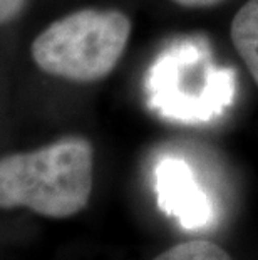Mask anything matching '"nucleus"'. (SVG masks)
Masks as SVG:
<instances>
[{
  "label": "nucleus",
  "instance_id": "20e7f679",
  "mask_svg": "<svg viewBox=\"0 0 258 260\" xmlns=\"http://www.w3.org/2000/svg\"><path fill=\"white\" fill-rule=\"evenodd\" d=\"M232 42L258 86V0H248L232 22Z\"/></svg>",
  "mask_w": 258,
  "mask_h": 260
},
{
  "label": "nucleus",
  "instance_id": "423d86ee",
  "mask_svg": "<svg viewBox=\"0 0 258 260\" xmlns=\"http://www.w3.org/2000/svg\"><path fill=\"white\" fill-rule=\"evenodd\" d=\"M24 5V0H0V24L9 22Z\"/></svg>",
  "mask_w": 258,
  "mask_h": 260
},
{
  "label": "nucleus",
  "instance_id": "39448f33",
  "mask_svg": "<svg viewBox=\"0 0 258 260\" xmlns=\"http://www.w3.org/2000/svg\"><path fill=\"white\" fill-rule=\"evenodd\" d=\"M153 260H233L222 247L208 240H191L173 245Z\"/></svg>",
  "mask_w": 258,
  "mask_h": 260
},
{
  "label": "nucleus",
  "instance_id": "0eeeda50",
  "mask_svg": "<svg viewBox=\"0 0 258 260\" xmlns=\"http://www.w3.org/2000/svg\"><path fill=\"white\" fill-rule=\"evenodd\" d=\"M179 7H185V9H205V7H213L223 0H171Z\"/></svg>",
  "mask_w": 258,
  "mask_h": 260
},
{
  "label": "nucleus",
  "instance_id": "f257e3e1",
  "mask_svg": "<svg viewBox=\"0 0 258 260\" xmlns=\"http://www.w3.org/2000/svg\"><path fill=\"white\" fill-rule=\"evenodd\" d=\"M94 183V151L70 136L29 153L0 158V208H29L69 218L86 208Z\"/></svg>",
  "mask_w": 258,
  "mask_h": 260
},
{
  "label": "nucleus",
  "instance_id": "f03ea898",
  "mask_svg": "<svg viewBox=\"0 0 258 260\" xmlns=\"http://www.w3.org/2000/svg\"><path fill=\"white\" fill-rule=\"evenodd\" d=\"M129 36L131 20L119 10H78L37 36L32 57L51 76L94 82L113 73Z\"/></svg>",
  "mask_w": 258,
  "mask_h": 260
},
{
  "label": "nucleus",
  "instance_id": "7ed1b4c3",
  "mask_svg": "<svg viewBox=\"0 0 258 260\" xmlns=\"http://www.w3.org/2000/svg\"><path fill=\"white\" fill-rule=\"evenodd\" d=\"M159 207L179 220L185 229H198L211 217L210 202L195 181L188 165L168 158L156 170Z\"/></svg>",
  "mask_w": 258,
  "mask_h": 260
}]
</instances>
